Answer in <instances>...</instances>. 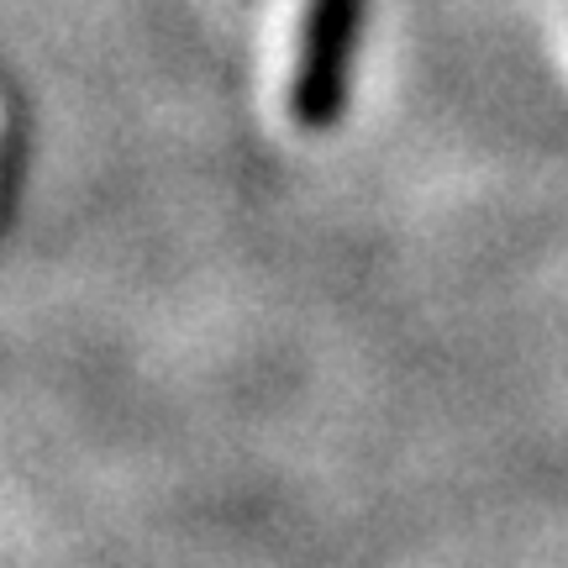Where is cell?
I'll list each match as a JSON object with an SVG mask.
<instances>
[{
    "mask_svg": "<svg viewBox=\"0 0 568 568\" xmlns=\"http://www.w3.org/2000/svg\"><path fill=\"white\" fill-rule=\"evenodd\" d=\"M358 27H364V0H305L295 74H290V111L311 132H326L343 116Z\"/></svg>",
    "mask_w": 568,
    "mask_h": 568,
    "instance_id": "obj_1",
    "label": "cell"
}]
</instances>
